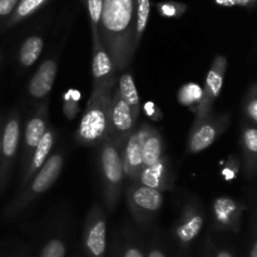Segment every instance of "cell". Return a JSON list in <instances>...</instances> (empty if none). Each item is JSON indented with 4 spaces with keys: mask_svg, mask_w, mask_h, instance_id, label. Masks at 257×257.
Listing matches in <instances>:
<instances>
[{
    "mask_svg": "<svg viewBox=\"0 0 257 257\" xmlns=\"http://www.w3.org/2000/svg\"><path fill=\"white\" fill-rule=\"evenodd\" d=\"M137 127V123L133 120L131 110L118 92L117 84L112 93L110 102V140L117 145L123 146L133 131Z\"/></svg>",
    "mask_w": 257,
    "mask_h": 257,
    "instance_id": "11",
    "label": "cell"
},
{
    "mask_svg": "<svg viewBox=\"0 0 257 257\" xmlns=\"http://www.w3.org/2000/svg\"><path fill=\"white\" fill-rule=\"evenodd\" d=\"M112 257H120V247L118 245H114V247H113Z\"/></svg>",
    "mask_w": 257,
    "mask_h": 257,
    "instance_id": "39",
    "label": "cell"
},
{
    "mask_svg": "<svg viewBox=\"0 0 257 257\" xmlns=\"http://www.w3.org/2000/svg\"><path fill=\"white\" fill-rule=\"evenodd\" d=\"M20 0H0V20L7 22L10 15L14 13Z\"/></svg>",
    "mask_w": 257,
    "mask_h": 257,
    "instance_id": "31",
    "label": "cell"
},
{
    "mask_svg": "<svg viewBox=\"0 0 257 257\" xmlns=\"http://www.w3.org/2000/svg\"><path fill=\"white\" fill-rule=\"evenodd\" d=\"M99 37L114 72L127 69L135 55V0H103Z\"/></svg>",
    "mask_w": 257,
    "mask_h": 257,
    "instance_id": "1",
    "label": "cell"
},
{
    "mask_svg": "<svg viewBox=\"0 0 257 257\" xmlns=\"http://www.w3.org/2000/svg\"><path fill=\"white\" fill-rule=\"evenodd\" d=\"M156 9L160 13L161 17L170 18V19H178L188 10V5L185 3L178 2H161L156 4Z\"/></svg>",
    "mask_w": 257,
    "mask_h": 257,
    "instance_id": "26",
    "label": "cell"
},
{
    "mask_svg": "<svg viewBox=\"0 0 257 257\" xmlns=\"http://www.w3.org/2000/svg\"><path fill=\"white\" fill-rule=\"evenodd\" d=\"M117 78L93 82L87 109L75 133V141L82 146H100L110 136V102Z\"/></svg>",
    "mask_w": 257,
    "mask_h": 257,
    "instance_id": "2",
    "label": "cell"
},
{
    "mask_svg": "<svg viewBox=\"0 0 257 257\" xmlns=\"http://www.w3.org/2000/svg\"><path fill=\"white\" fill-rule=\"evenodd\" d=\"M257 0H233V4L243 8H253Z\"/></svg>",
    "mask_w": 257,
    "mask_h": 257,
    "instance_id": "35",
    "label": "cell"
},
{
    "mask_svg": "<svg viewBox=\"0 0 257 257\" xmlns=\"http://www.w3.org/2000/svg\"><path fill=\"white\" fill-rule=\"evenodd\" d=\"M202 98V87L195 83H187L177 93V100L186 107H197Z\"/></svg>",
    "mask_w": 257,
    "mask_h": 257,
    "instance_id": "25",
    "label": "cell"
},
{
    "mask_svg": "<svg viewBox=\"0 0 257 257\" xmlns=\"http://www.w3.org/2000/svg\"><path fill=\"white\" fill-rule=\"evenodd\" d=\"M213 213H215V220L220 228L235 231V232L240 230L242 208L232 198H217L213 203Z\"/></svg>",
    "mask_w": 257,
    "mask_h": 257,
    "instance_id": "17",
    "label": "cell"
},
{
    "mask_svg": "<svg viewBox=\"0 0 257 257\" xmlns=\"http://www.w3.org/2000/svg\"><path fill=\"white\" fill-rule=\"evenodd\" d=\"M145 112H146V114L148 115V117L151 118V119H153V120H160V118H161V112H160V109H158L157 108V105L155 104V103L153 102H147L145 104Z\"/></svg>",
    "mask_w": 257,
    "mask_h": 257,
    "instance_id": "33",
    "label": "cell"
},
{
    "mask_svg": "<svg viewBox=\"0 0 257 257\" xmlns=\"http://www.w3.org/2000/svg\"><path fill=\"white\" fill-rule=\"evenodd\" d=\"M120 257H146L141 247L133 242H125L120 248Z\"/></svg>",
    "mask_w": 257,
    "mask_h": 257,
    "instance_id": "32",
    "label": "cell"
},
{
    "mask_svg": "<svg viewBox=\"0 0 257 257\" xmlns=\"http://www.w3.org/2000/svg\"><path fill=\"white\" fill-rule=\"evenodd\" d=\"M230 124V114H216L211 112L200 123L192 125L187 140V153L195 155L210 147Z\"/></svg>",
    "mask_w": 257,
    "mask_h": 257,
    "instance_id": "6",
    "label": "cell"
},
{
    "mask_svg": "<svg viewBox=\"0 0 257 257\" xmlns=\"http://www.w3.org/2000/svg\"><path fill=\"white\" fill-rule=\"evenodd\" d=\"M238 170H240V161H238V158L236 160V157L231 156L230 160L227 161V163H226V166L222 170L223 178L226 181H232L237 176Z\"/></svg>",
    "mask_w": 257,
    "mask_h": 257,
    "instance_id": "30",
    "label": "cell"
},
{
    "mask_svg": "<svg viewBox=\"0 0 257 257\" xmlns=\"http://www.w3.org/2000/svg\"><path fill=\"white\" fill-rule=\"evenodd\" d=\"M226 69H227V59L222 55H217L206 75L205 85L202 88V98L196 107L195 122L192 125L200 123L203 118H206L212 112L213 103L217 99L221 89H222Z\"/></svg>",
    "mask_w": 257,
    "mask_h": 257,
    "instance_id": "10",
    "label": "cell"
},
{
    "mask_svg": "<svg viewBox=\"0 0 257 257\" xmlns=\"http://www.w3.org/2000/svg\"><path fill=\"white\" fill-rule=\"evenodd\" d=\"M55 131L53 128L48 127L47 132L43 136V138L40 140L39 145L35 148L34 153H33L32 158H30L29 163H28L27 168L24 171V176H23L22 180V190L24 187H27L28 183L34 178V176L37 175L38 171L43 167L47 160L49 158V153L52 151L53 146L55 142Z\"/></svg>",
    "mask_w": 257,
    "mask_h": 257,
    "instance_id": "16",
    "label": "cell"
},
{
    "mask_svg": "<svg viewBox=\"0 0 257 257\" xmlns=\"http://www.w3.org/2000/svg\"><path fill=\"white\" fill-rule=\"evenodd\" d=\"M151 130L152 125L147 123H142L140 127H136L120 151L123 172L131 183H136L140 180L141 172L143 170V145Z\"/></svg>",
    "mask_w": 257,
    "mask_h": 257,
    "instance_id": "8",
    "label": "cell"
},
{
    "mask_svg": "<svg viewBox=\"0 0 257 257\" xmlns=\"http://www.w3.org/2000/svg\"><path fill=\"white\" fill-rule=\"evenodd\" d=\"M138 183L146 186V187L160 191V192L171 190L173 180L171 177L170 161H168L167 156H163L157 163H155L151 167L143 168Z\"/></svg>",
    "mask_w": 257,
    "mask_h": 257,
    "instance_id": "14",
    "label": "cell"
},
{
    "mask_svg": "<svg viewBox=\"0 0 257 257\" xmlns=\"http://www.w3.org/2000/svg\"><path fill=\"white\" fill-rule=\"evenodd\" d=\"M242 150L245 158V173L252 178L256 171L257 160V130L255 124H247L242 131Z\"/></svg>",
    "mask_w": 257,
    "mask_h": 257,
    "instance_id": "19",
    "label": "cell"
},
{
    "mask_svg": "<svg viewBox=\"0 0 257 257\" xmlns=\"http://www.w3.org/2000/svg\"><path fill=\"white\" fill-rule=\"evenodd\" d=\"M248 257H257V242H256V241H253L252 245H251Z\"/></svg>",
    "mask_w": 257,
    "mask_h": 257,
    "instance_id": "38",
    "label": "cell"
},
{
    "mask_svg": "<svg viewBox=\"0 0 257 257\" xmlns=\"http://www.w3.org/2000/svg\"><path fill=\"white\" fill-rule=\"evenodd\" d=\"M44 48V40L39 35L28 37L19 50V62L23 67L29 68L39 59Z\"/></svg>",
    "mask_w": 257,
    "mask_h": 257,
    "instance_id": "21",
    "label": "cell"
},
{
    "mask_svg": "<svg viewBox=\"0 0 257 257\" xmlns=\"http://www.w3.org/2000/svg\"><path fill=\"white\" fill-rule=\"evenodd\" d=\"M147 257H167V255L163 252L162 248H160L158 246H155V247H152L148 251Z\"/></svg>",
    "mask_w": 257,
    "mask_h": 257,
    "instance_id": "34",
    "label": "cell"
},
{
    "mask_svg": "<svg viewBox=\"0 0 257 257\" xmlns=\"http://www.w3.org/2000/svg\"><path fill=\"white\" fill-rule=\"evenodd\" d=\"M203 221L202 211L198 203L196 201L188 202L175 228V236L182 247L190 246V243L200 235Z\"/></svg>",
    "mask_w": 257,
    "mask_h": 257,
    "instance_id": "13",
    "label": "cell"
},
{
    "mask_svg": "<svg viewBox=\"0 0 257 257\" xmlns=\"http://www.w3.org/2000/svg\"><path fill=\"white\" fill-rule=\"evenodd\" d=\"M215 3L220 7H225V8H231V7H235L233 4V0H215Z\"/></svg>",
    "mask_w": 257,
    "mask_h": 257,
    "instance_id": "36",
    "label": "cell"
},
{
    "mask_svg": "<svg viewBox=\"0 0 257 257\" xmlns=\"http://www.w3.org/2000/svg\"><path fill=\"white\" fill-rule=\"evenodd\" d=\"M3 124H4V122H3V118L0 117V147H2V131H3Z\"/></svg>",
    "mask_w": 257,
    "mask_h": 257,
    "instance_id": "40",
    "label": "cell"
},
{
    "mask_svg": "<svg viewBox=\"0 0 257 257\" xmlns=\"http://www.w3.org/2000/svg\"><path fill=\"white\" fill-rule=\"evenodd\" d=\"M85 257L107 256V220L100 205L94 203L88 212L83 231Z\"/></svg>",
    "mask_w": 257,
    "mask_h": 257,
    "instance_id": "7",
    "label": "cell"
},
{
    "mask_svg": "<svg viewBox=\"0 0 257 257\" xmlns=\"http://www.w3.org/2000/svg\"><path fill=\"white\" fill-rule=\"evenodd\" d=\"M48 105L47 103H42L35 112V114L30 118L25 124L24 130V145H23L22 166L25 171L35 148L39 145L40 140L45 135L48 130Z\"/></svg>",
    "mask_w": 257,
    "mask_h": 257,
    "instance_id": "12",
    "label": "cell"
},
{
    "mask_svg": "<svg viewBox=\"0 0 257 257\" xmlns=\"http://www.w3.org/2000/svg\"><path fill=\"white\" fill-rule=\"evenodd\" d=\"M20 113L13 110L3 124L0 147V191L7 185L20 142Z\"/></svg>",
    "mask_w": 257,
    "mask_h": 257,
    "instance_id": "9",
    "label": "cell"
},
{
    "mask_svg": "<svg viewBox=\"0 0 257 257\" xmlns=\"http://www.w3.org/2000/svg\"><path fill=\"white\" fill-rule=\"evenodd\" d=\"M117 88L122 99L130 108L133 120L137 123L141 114V99L132 75L130 73H123L118 79Z\"/></svg>",
    "mask_w": 257,
    "mask_h": 257,
    "instance_id": "18",
    "label": "cell"
},
{
    "mask_svg": "<svg viewBox=\"0 0 257 257\" xmlns=\"http://www.w3.org/2000/svg\"><path fill=\"white\" fill-rule=\"evenodd\" d=\"M67 256V245L59 237L50 238L44 243L39 257H65Z\"/></svg>",
    "mask_w": 257,
    "mask_h": 257,
    "instance_id": "27",
    "label": "cell"
},
{
    "mask_svg": "<svg viewBox=\"0 0 257 257\" xmlns=\"http://www.w3.org/2000/svg\"><path fill=\"white\" fill-rule=\"evenodd\" d=\"M85 3H87L88 17H89L90 30H92L93 44H95V43H102L99 37V24L100 17H102L103 0H85Z\"/></svg>",
    "mask_w": 257,
    "mask_h": 257,
    "instance_id": "24",
    "label": "cell"
},
{
    "mask_svg": "<svg viewBox=\"0 0 257 257\" xmlns=\"http://www.w3.org/2000/svg\"><path fill=\"white\" fill-rule=\"evenodd\" d=\"M245 113L248 119L255 124L257 122V95H256V84L253 83L247 93V97L245 100Z\"/></svg>",
    "mask_w": 257,
    "mask_h": 257,
    "instance_id": "29",
    "label": "cell"
},
{
    "mask_svg": "<svg viewBox=\"0 0 257 257\" xmlns=\"http://www.w3.org/2000/svg\"><path fill=\"white\" fill-rule=\"evenodd\" d=\"M215 257H233V255L231 253V251L228 250H220L216 252Z\"/></svg>",
    "mask_w": 257,
    "mask_h": 257,
    "instance_id": "37",
    "label": "cell"
},
{
    "mask_svg": "<svg viewBox=\"0 0 257 257\" xmlns=\"http://www.w3.org/2000/svg\"><path fill=\"white\" fill-rule=\"evenodd\" d=\"M64 166V157L62 153L53 155L38 171L32 181L23 188L22 193L15 198L14 202L8 207L7 212L10 216H17L25 210L38 196L47 192L59 177Z\"/></svg>",
    "mask_w": 257,
    "mask_h": 257,
    "instance_id": "4",
    "label": "cell"
},
{
    "mask_svg": "<svg viewBox=\"0 0 257 257\" xmlns=\"http://www.w3.org/2000/svg\"><path fill=\"white\" fill-rule=\"evenodd\" d=\"M165 141L161 133L152 127L143 145V168L151 167L165 156Z\"/></svg>",
    "mask_w": 257,
    "mask_h": 257,
    "instance_id": "20",
    "label": "cell"
},
{
    "mask_svg": "<svg viewBox=\"0 0 257 257\" xmlns=\"http://www.w3.org/2000/svg\"><path fill=\"white\" fill-rule=\"evenodd\" d=\"M136 3V44H140L146 28L148 25L151 13V0H135Z\"/></svg>",
    "mask_w": 257,
    "mask_h": 257,
    "instance_id": "23",
    "label": "cell"
},
{
    "mask_svg": "<svg viewBox=\"0 0 257 257\" xmlns=\"http://www.w3.org/2000/svg\"><path fill=\"white\" fill-rule=\"evenodd\" d=\"M80 98V93L78 90L69 89L64 95V114L68 119H73L79 110L78 100Z\"/></svg>",
    "mask_w": 257,
    "mask_h": 257,
    "instance_id": "28",
    "label": "cell"
},
{
    "mask_svg": "<svg viewBox=\"0 0 257 257\" xmlns=\"http://www.w3.org/2000/svg\"><path fill=\"white\" fill-rule=\"evenodd\" d=\"M123 146L117 145L108 138L99 146V171L102 177L103 200L107 210L113 211L119 201L123 188L122 157L120 151Z\"/></svg>",
    "mask_w": 257,
    "mask_h": 257,
    "instance_id": "3",
    "label": "cell"
},
{
    "mask_svg": "<svg viewBox=\"0 0 257 257\" xmlns=\"http://www.w3.org/2000/svg\"><path fill=\"white\" fill-rule=\"evenodd\" d=\"M48 2L49 0H20L18 7L15 8L14 13L5 22V28L9 29V28L14 27V25L19 24L23 20L28 19L33 14H35L38 10L42 9Z\"/></svg>",
    "mask_w": 257,
    "mask_h": 257,
    "instance_id": "22",
    "label": "cell"
},
{
    "mask_svg": "<svg viewBox=\"0 0 257 257\" xmlns=\"http://www.w3.org/2000/svg\"><path fill=\"white\" fill-rule=\"evenodd\" d=\"M57 72L58 64L54 59L44 60L30 79L29 85H28L29 94L35 99H42L47 97L54 85Z\"/></svg>",
    "mask_w": 257,
    "mask_h": 257,
    "instance_id": "15",
    "label": "cell"
},
{
    "mask_svg": "<svg viewBox=\"0 0 257 257\" xmlns=\"http://www.w3.org/2000/svg\"><path fill=\"white\" fill-rule=\"evenodd\" d=\"M77 257H80V256H77Z\"/></svg>",
    "mask_w": 257,
    "mask_h": 257,
    "instance_id": "41",
    "label": "cell"
},
{
    "mask_svg": "<svg viewBox=\"0 0 257 257\" xmlns=\"http://www.w3.org/2000/svg\"><path fill=\"white\" fill-rule=\"evenodd\" d=\"M127 203L131 213L141 226H147L163 205L162 192L136 182L127 193Z\"/></svg>",
    "mask_w": 257,
    "mask_h": 257,
    "instance_id": "5",
    "label": "cell"
}]
</instances>
